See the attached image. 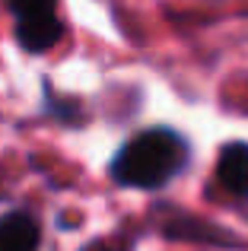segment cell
<instances>
[{
    "label": "cell",
    "mask_w": 248,
    "mask_h": 251,
    "mask_svg": "<svg viewBox=\"0 0 248 251\" xmlns=\"http://www.w3.org/2000/svg\"><path fill=\"white\" fill-rule=\"evenodd\" d=\"M188 162V143L172 127H149L130 137L112 159V178L124 188L156 191L169 184Z\"/></svg>",
    "instance_id": "1"
},
{
    "label": "cell",
    "mask_w": 248,
    "mask_h": 251,
    "mask_svg": "<svg viewBox=\"0 0 248 251\" xmlns=\"http://www.w3.org/2000/svg\"><path fill=\"white\" fill-rule=\"evenodd\" d=\"M6 10L16 19V38L25 51L45 54L57 45L64 25L57 19V0H3Z\"/></svg>",
    "instance_id": "2"
},
{
    "label": "cell",
    "mask_w": 248,
    "mask_h": 251,
    "mask_svg": "<svg viewBox=\"0 0 248 251\" xmlns=\"http://www.w3.org/2000/svg\"><path fill=\"white\" fill-rule=\"evenodd\" d=\"M42 226L32 213L13 210L0 216V251H38Z\"/></svg>",
    "instance_id": "3"
},
{
    "label": "cell",
    "mask_w": 248,
    "mask_h": 251,
    "mask_svg": "<svg viewBox=\"0 0 248 251\" xmlns=\"http://www.w3.org/2000/svg\"><path fill=\"white\" fill-rule=\"evenodd\" d=\"M217 175L223 188L236 197H248V143H226L217 162Z\"/></svg>",
    "instance_id": "4"
}]
</instances>
